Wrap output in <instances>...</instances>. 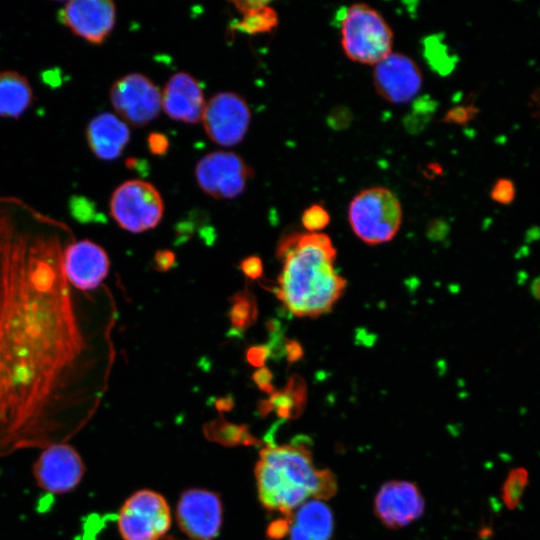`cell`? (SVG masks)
<instances>
[{
	"label": "cell",
	"instance_id": "cell-1",
	"mask_svg": "<svg viewBox=\"0 0 540 540\" xmlns=\"http://www.w3.org/2000/svg\"><path fill=\"white\" fill-rule=\"evenodd\" d=\"M75 240L64 222L0 198V457L65 443L103 393L106 328L63 266Z\"/></svg>",
	"mask_w": 540,
	"mask_h": 540
},
{
	"label": "cell",
	"instance_id": "cell-2",
	"mask_svg": "<svg viewBox=\"0 0 540 540\" xmlns=\"http://www.w3.org/2000/svg\"><path fill=\"white\" fill-rule=\"evenodd\" d=\"M283 261L277 297L299 317H317L329 312L342 295L346 281L334 269L336 250L321 233H293L278 246Z\"/></svg>",
	"mask_w": 540,
	"mask_h": 540
},
{
	"label": "cell",
	"instance_id": "cell-3",
	"mask_svg": "<svg viewBox=\"0 0 540 540\" xmlns=\"http://www.w3.org/2000/svg\"><path fill=\"white\" fill-rule=\"evenodd\" d=\"M257 494L263 507L290 516L313 497L335 495L337 482L328 469H318L304 443L269 445L260 451L255 467Z\"/></svg>",
	"mask_w": 540,
	"mask_h": 540
},
{
	"label": "cell",
	"instance_id": "cell-4",
	"mask_svg": "<svg viewBox=\"0 0 540 540\" xmlns=\"http://www.w3.org/2000/svg\"><path fill=\"white\" fill-rule=\"evenodd\" d=\"M341 45L351 61L374 66L392 52L393 31L377 10L355 3L344 11Z\"/></svg>",
	"mask_w": 540,
	"mask_h": 540
},
{
	"label": "cell",
	"instance_id": "cell-5",
	"mask_svg": "<svg viewBox=\"0 0 540 540\" xmlns=\"http://www.w3.org/2000/svg\"><path fill=\"white\" fill-rule=\"evenodd\" d=\"M348 220L353 232L366 244L385 243L390 241L400 228L401 203L388 188H366L351 200Z\"/></svg>",
	"mask_w": 540,
	"mask_h": 540
},
{
	"label": "cell",
	"instance_id": "cell-6",
	"mask_svg": "<svg viewBox=\"0 0 540 540\" xmlns=\"http://www.w3.org/2000/svg\"><path fill=\"white\" fill-rule=\"evenodd\" d=\"M110 213L117 224L131 233L156 227L164 213V203L156 187L144 180H127L113 192Z\"/></svg>",
	"mask_w": 540,
	"mask_h": 540
},
{
	"label": "cell",
	"instance_id": "cell-7",
	"mask_svg": "<svg viewBox=\"0 0 540 540\" xmlns=\"http://www.w3.org/2000/svg\"><path fill=\"white\" fill-rule=\"evenodd\" d=\"M117 524L124 540H158L170 528V508L162 495L142 489L124 502Z\"/></svg>",
	"mask_w": 540,
	"mask_h": 540
},
{
	"label": "cell",
	"instance_id": "cell-8",
	"mask_svg": "<svg viewBox=\"0 0 540 540\" xmlns=\"http://www.w3.org/2000/svg\"><path fill=\"white\" fill-rule=\"evenodd\" d=\"M253 170L238 154L214 151L203 156L195 166L200 189L216 199H233L246 188Z\"/></svg>",
	"mask_w": 540,
	"mask_h": 540
},
{
	"label": "cell",
	"instance_id": "cell-9",
	"mask_svg": "<svg viewBox=\"0 0 540 540\" xmlns=\"http://www.w3.org/2000/svg\"><path fill=\"white\" fill-rule=\"evenodd\" d=\"M114 110L125 123L143 127L161 110V91L145 75L130 73L116 80L110 89Z\"/></svg>",
	"mask_w": 540,
	"mask_h": 540
},
{
	"label": "cell",
	"instance_id": "cell-10",
	"mask_svg": "<svg viewBox=\"0 0 540 540\" xmlns=\"http://www.w3.org/2000/svg\"><path fill=\"white\" fill-rule=\"evenodd\" d=\"M250 120V109L241 96L233 92H220L206 103L201 122L214 143L230 147L243 140Z\"/></svg>",
	"mask_w": 540,
	"mask_h": 540
},
{
	"label": "cell",
	"instance_id": "cell-11",
	"mask_svg": "<svg viewBox=\"0 0 540 540\" xmlns=\"http://www.w3.org/2000/svg\"><path fill=\"white\" fill-rule=\"evenodd\" d=\"M84 473L85 465L80 454L67 443L45 447L33 465L37 485L52 494L72 491Z\"/></svg>",
	"mask_w": 540,
	"mask_h": 540
},
{
	"label": "cell",
	"instance_id": "cell-12",
	"mask_svg": "<svg viewBox=\"0 0 540 540\" xmlns=\"http://www.w3.org/2000/svg\"><path fill=\"white\" fill-rule=\"evenodd\" d=\"M176 519L187 536L195 540H212L222 526L221 499L218 494L206 489H187L178 500Z\"/></svg>",
	"mask_w": 540,
	"mask_h": 540
},
{
	"label": "cell",
	"instance_id": "cell-13",
	"mask_svg": "<svg viewBox=\"0 0 540 540\" xmlns=\"http://www.w3.org/2000/svg\"><path fill=\"white\" fill-rule=\"evenodd\" d=\"M422 83L419 66L405 54L391 52L374 65L375 90L389 103L402 105L412 101L421 90Z\"/></svg>",
	"mask_w": 540,
	"mask_h": 540
},
{
	"label": "cell",
	"instance_id": "cell-14",
	"mask_svg": "<svg viewBox=\"0 0 540 540\" xmlns=\"http://www.w3.org/2000/svg\"><path fill=\"white\" fill-rule=\"evenodd\" d=\"M58 19L78 37L98 45L115 26L116 7L109 0H72L59 9Z\"/></svg>",
	"mask_w": 540,
	"mask_h": 540
},
{
	"label": "cell",
	"instance_id": "cell-15",
	"mask_svg": "<svg viewBox=\"0 0 540 540\" xmlns=\"http://www.w3.org/2000/svg\"><path fill=\"white\" fill-rule=\"evenodd\" d=\"M375 514L388 528H402L424 512V499L418 487L409 481L384 483L375 497Z\"/></svg>",
	"mask_w": 540,
	"mask_h": 540
},
{
	"label": "cell",
	"instance_id": "cell-16",
	"mask_svg": "<svg viewBox=\"0 0 540 540\" xmlns=\"http://www.w3.org/2000/svg\"><path fill=\"white\" fill-rule=\"evenodd\" d=\"M63 266L70 284L78 291L92 292L106 278L110 260L105 250L91 240H75L65 249Z\"/></svg>",
	"mask_w": 540,
	"mask_h": 540
},
{
	"label": "cell",
	"instance_id": "cell-17",
	"mask_svg": "<svg viewBox=\"0 0 540 540\" xmlns=\"http://www.w3.org/2000/svg\"><path fill=\"white\" fill-rule=\"evenodd\" d=\"M206 102L199 82L186 72L171 76L161 92V107L173 120L201 122Z\"/></svg>",
	"mask_w": 540,
	"mask_h": 540
},
{
	"label": "cell",
	"instance_id": "cell-18",
	"mask_svg": "<svg viewBox=\"0 0 540 540\" xmlns=\"http://www.w3.org/2000/svg\"><path fill=\"white\" fill-rule=\"evenodd\" d=\"M86 139L94 155L106 161L117 159L130 139V130L121 118L109 112L94 116L88 123Z\"/></svg>",
	"mask_w": 540,
	"mask_h": 540
},
{
	"label": "cell",
	"instance_id": "cell-19",
	"mask_svg": "<svg viewBox=\"0 0 540 540\" xmlns=\"http://www.w3.org/2000/svg\"><path fill=\"white\" fill-rule=\"evenodd\" d=\"M289 540H331L334 528L330 508L321 500H307L289 516Z\"/></svg>",
	"mask_w": 540,
	"mask_h": 540
},
{
	"label": "cell",
	"instance_id": "cell-20",
	"mask_svg": "<svg viewBox=\"0 0 540 540\" xmlns=\"http://www.w3.org/2000/svg\"><path fill=\"white\" fill-rule=\"evenodd\" d=\"M32 100V88L25 76L16 71H0V117L19 118Z\"/></svg>",
	"mask_w": 540,
	"mask_h": 540
},
{
	"label": "cell",
	"instance_id": "cell-21",
	"mask_svg": "<svg viewBox=\"0 0 540 540\" xmlns=\"http://www.w3.org/2000/svg\"><path fill=\"white\" fill-rule=\"evenodd\" d=\"M306 397L305 383L302 378L293 375L282 391H274L269 405L275 407L280 416H296L303 409Z\"/></svg>",
	"mask_w": 540,
	"mask_h": 540
},
{
	"label": "cell",
	"instance_id": "cell-22",
	"mask_svg": "<svg viewBox=\"0 0 540 540\" xmlns=\"http://www.w3.org/2000/svg\"><path fill=\"white\" fill-rule=\"evenodd\" d=\"M256 299L249 291L236 293L231 299L229 312L232 329L241 333L252 326L257 320Z\"/></svg>",
	"mask_w": 540,
	"mask_h": 540
},
{
	"label": "cell",
	"instance_id": "cell-23",
	"mask_svg": "<svg viewBox=\"0 0 540 540\" xmlns=\"http://www.w3.org/2000/svg\"><path fill=\"white\" fill-rule=\"evenodd\" d=\"M278 24L277 12L269 5L258 9L234 25V29L249 35L271 32Z\"/></svg>",
	"mask_w": 540,
	"mask_h": 540
},
{
	"label": "cell",
	"instance_id": "cell-24",
	"mask_svg": "<svg viewBox=\"0 0 540 540\" xmlns=\"http://www.w3.org/2000/svg\"><path fill=\"white\" fill-rule=\"evenodd\" d=\"M527 485L528 471L526 469L517 467L509 472L501 489V496L507 508L513 510L520 504Z\"/></svg>",
	"mask_w": 540,
	"mask_h": 540
},
{
	"label": "cell",
	"instance_id": "cell-25",
	"mask_svg": "<svg viewBox=\"0 0 540 540\" xmlns=\"http://www.w3.org/2000/svg\"><path fill=\"white\" fill-rule=\"evenodd\" d=\"M301 221L309 232L317 233L329 224L330 215L322 205L313 204L304 210Z\"/></svg>",
	"mask_w": 540,
	"mask_h": 540
},
{
	"label": "cell",
	"instance_id": "cell-26",
	"mask_svg": "<svg viewBox=\"0 0 540 540\" xmlns=\"http://www.w3.org/2000/svg\"><path fill=\"white\" fill-rule=\"evenodd\" d=\"M478 113L473 105H459L451 108L444 115L442 122L448 124H465Z\"/></svg>",
	"mask_w": 540,
	"mask_h": 540
},
{
	"label": "cell",
	"instance_id": "cell-27",
	"mask_svg": "<svg viewBox=\"0 0 540 540\" xmlns=\"http://www.w3.org/2000/svg\"><path fill=\"white\" fill-rule=\"evenodd\" d=\"M514 195L515 189L512 181L504 178L497 180L491 190L492 199L502 204L511 202Z\"/></svg>",
	"mask_w": 540,
	"mask_h": 540
},
{
	"label": "cell",
	"instance_id": "cell-28",
	"mask_svg": "<svg viewBox=\"0 0 540 540\" xmlns=\"http://www.w3.org/2000/svg\"><path fill=\"white\" fill-rule=\"evenodd\" d=\"M147 143L150 152L157 156L165 155L169 149L168 137L160 132L150 133Z\"/></svg>",
	"mask_w": 540,
	"mask_h": 540
},
{
	"label": "cell",
	"instance_id": "cell-29",
	"mask_svg": "<svg viewBox=\"0 0 540 540\" xmlns=\"http://www.w3.org/2000/svg\"><path fill=\"white\" fill-rule=\"evenodd\" d=\"M243 273L251 280H256L262 276V261L257 256H249L240 264Z\"/></svg>",
	"mask_w": 540,
	"mask_h": 540
},
{
	"label": "cell",
	"instance_id": "cell-30",
	"mask_svg": "<svg viewBox=\"0 0 540 540\" xmlns=\"http://www.w3.org/2000/svg\"><path fill=\"white\" fill-rule=\"evenodd\" d=\"M270 355L269 349L265 345L252 346L247 350L246 357L248 362L254 366L261 368L267 357Z\"/></svg>",
	"mask_w": 540,
	"mask_h": 540
},
{
	"label": "cell",
	"instance_id": "cell-31",
	"mask_svg": "<svg viewBox=\"0 0 540 540\" xmlns=\"http://www.w3.org/2000/svg\"><path fill=\"white\" fill-rule=\"evenodd\" d=\"M273 374L267 367H261L253 373V380L258 385V387L267 392L273 393L274 387L272 385Z\"/></svg>",
	"mask_w": 540,
	"mask_h": 540
},
{
	"label": "cell",
	"instance_id": "cell-32",
	"mask_svg": "<svg viewBox=\"0 0 540 540\" xmlns=\"http://www.w3.org/2000/svg\"><path fill=\"white\" fill-rule=\"evenodd\" d=\"M154 267L161 272H165L175 265V254L169 250H158L153 260Z\"/></svg>",
	"mask_w": 540,
	"mask_h": 540
},
{
	"label": "cell",
	"instance_id": "cell-33",
	"mask_svg": "<svg viewBox=\"0 0 540 540\" xmlns=\"http://www.w3.org/2000/svg\"><path fill=\"white\" fill-rule=\"evenodd\" d=\"M231 3L235 7V9L239 11L242 15L249 14L269 5V2L260 0L233 1Z\"/></svg>",
	"mask_w": 540,
	"mask_h": 540
},
{
	"label": "cell",
	"instance_id": "cell-34",
	"mask_svg": "<svg viewBox=\"0 0 540 540\" xmlns=\"http://www.w3.org/2000/svg\"><path fill=\"white\" fill-rule=\"evenodd\" d=\"M285 354L289 362L299 360L303 355L301 345L295 340H287L285 342Z\"/></svg>",
	"mask_w": 540,
	"mask_h": 540
}]
</instances>
